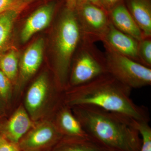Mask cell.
I'll use <instances>...</instances> for the list:
<instances>
[{"mask_svg": "<svg viewBox=\"0 0 151 151\" xmlns=\"http://www.w3.org/2000/svg\"><path fill=\"white\" fill-rule=\"evenodd\" d=\"M66 6L68 8L75 9L76 7V0H67Z\"/></svg>", "mask_w": 151, "mask_h": 151, "instance_id": "cell-26", "label": "cell"}, {"mask_svg": "<svg viewBox=\"0 0 151 151\" xmlns=\"http://www.w3.org/2000/svg\"><path fill=\"white\" fill-rule=\"evenodd\" d=\"M18 61L17 53L14 50H10L0 57V70L12 83H15L17 79Z\"/></svg>", "mask_w": 151, "mask_h": 151, "instance_id": "cell-18", "label": "cell"}, {"mask_svg": "<svg viewBox=\"0 0 151 151\" xmlns=\"http://www.w3.org/2000/svg\"><path fill=\"white\" fill-rule=\"evenodd\" d=\"M72 108L87 134L110 151H140L142 139L134 119L96 106Z\"/></svg>", "mask_w": 151, "mask_h": 151, "instance_id": "cell-2", "label": "cell"}, {"mask_svg": "<svg viewBox=\"0 0 151 151\" xmlns=\"http://www.w3.org/2000/svg\"><path fill=\"white\" fill-rule=\"evenodd\" d=\"M50 151H110L89 136H63Z\"/></svg>", "mask_w": 151, "mask_h": 151, "instance_id": "cell-15", "label": "cell"}, {"mask_svg": "<svg viewBox=\"0 0 151 151\" xmlns=\"http://www.w3.org/2000/svg\"><path fill=\"white\" fill-rule=\"evenodd\" d=\"M3 109L1 101H0V112H2Z\"/></svg>", "mask_w": 151, "mask_h": 151, "instance_id": "cell-27", "label": "cell"}, {"mask_svg": "<svg viewBox=\"0 0 151 151\" xmlns=\"http://www.w3.org/2000/svg\"><path fill=\"white\" fill-rule=\"evenodd\" d=\"M107 73L104 53L94 43L82 40L72 60L66 90L86 84Z\"/></svg>", "mask_w": 151, "mask_h": 151, "instance_id": "cell-4", "label": "cell"}, {"mask_svg": "<svg viewBox=\"0 0 151 151\" xmlns=\"http://www.w3.org/2000/svg\"><path fill=\"white\" fill-rule=\"evenodd\" d=\"M63 137L54 122L44 121L34 124L18 145L22 151H50Z\"/></svg>", "mask_w": 151, "mask_h": 151, "instance_id": "cell-7", "label": "cell"}, {"mask_svg": "<svg viewBox=\"0 0 151 151\" xmlns=\"http://www.w3.org/2000/svg\"><path fill=\"white\" fill-rule=\"evenodd\" d=\"M101 42L120 54L141 63L138 55L139 41L117 29L111 22Z\"/></svg>", "mask_w": 151, "mask_h": 151, "instance_id": "cell-10", "label": "cell"}, {"mask_svg": "<svg viewBox=\"0 0 151 151\" xmlns=\"http://www.w3.org/2000/svg\"><path fill=\"white\" fill-rule=\"evenodd\" d=\"M50 95L48 77L46 74L42 73L30 86L25 99V108L33 121L39 119L42 115Z\"/></svg>", "mask_w": 151, "mask_h": 151, "instance_id": "cell-8", "label": "cell"}, {"mask_svg": "<svg viewBox=\"0 0 151 151\" xmlns=\"http://www.w3.org/2000/svg\"><path fill=\"white\" fill-rule=\"evenodd\" d=\"M132 89L107 73L86 84L65 90L63 103L70 107L92 105L134 120L149 122L147 108L137 105L131 99Z\"/></svg>", "mask_w": 151, "mask_h": 151, "instance_id": "cell-1", "label": "cell"}, {"mask_svg": "<svg viewBox=\"0 0 151 151\" xmlns=\"http://www.w3.org/2000/svg\"><path fill=\"white\" fill-rule=\"evenodd\" d=\"M25 108L20 106L8 120L0 123V136L18 144L34 125Z\"/></svg>", "mask_w": 151, "mask_h": 151, "instance_id": "cell-9", "label": "cell"}, {"mask_svg": "<svg viewBox=\"0 0 151 151\" xmlns=\"http://www.w3.org/2000/svg\"><path fill=\"white\" fill-rule=\"evenodd\" d=\"M128 10L144 37H151V7L150 0H128Z\"/></svg>", "mask_w": 151, "mask_h": 151, "instance_id": "cell-16", "label": "cell"}, {"mask_svg": "<svg viewBox=\"0 0 151 151\" xmlns=\"http://www.w3.org/2000/svg\"><path fill=\"white\" fill-rule=\"evenodd\" d=\"M54 122L63 136L83 137L88 136L72 111V108L63 103L60 107Z\"/></svg>", "mask_w": 151, "mask_h": 151, "instance_id": "cell-14", "label": "cell"}, {"mask_svg": "<svg viewBox=\"0 0 151 151\" xmlns=\"http://www.w3.org/2000/svg\"><path fill=\"white\" fill-rule=\"evenodd\" d=\"M121 1V0H101L102 6L108 12L119 4Z\"/></svg>", "mask_w": 151, "mask_h": 151, "instance_id": "cell-24", "label": "cell"}, {"mask_svg": "<svg viewBox=\"0 0 151 151\" xmlns=\"http://www.w3.org/2000/svg\"><path fill=\"white\" fill-rule=\"evenodd\" d=\"M12 84L9 79L0 70V97L7 102L10 99Z\"/></svg>", "mask_w": 151, "mask_h": 151, "instance_id": "cell-21", "label": "cell"}, {"mask_svg": "<svg viewBox=\"0 0 151 151\" xmlns=\"http://www.w3.org/2000/svg\"><path fill=\"white\" fill-rule=\"evenodd\" d=\"M83 40L101 41L110 23L109 13L101 7L85 3L76 7Z\"/></svg>", "mask_w": 151, "mask_h": 151, "instance_id": "cell-6", "label": "cell"}, {"mask_svg": "<svg viewBox=\"0 0 151 151\" xmlns=\"http://www.w3.org/2000/svg\"><path fill=\"white\" fill-rule=\"evenodd\" d=\"M55 8L54 3H49L39 8L31 14L22 30L21 39L23 42H27L34 35L48 26L52 19Z\"/></svg>", "mask_w": 151, "mask_h": 151, "instance_id": "cell-12", "label": "cell"}, {"mask_svg": "<svg viewBox=\"0 0 151 151\" xmlns=\"http://www.w3.org/2000/svg\"><path fill=\"white\" fill-rule=\"evenodd\" d=\"M134 122L142 139L140 151H151V128L149 122L136 120Z\"/></svg>", "mask_w": 151, "mask_h": 151, "instance_id": "cell-19", "label": "cell"}, {"mask_svg": "<svg viewBox=\"0 0 151 151\" xmlns=\"http://www.w3.org/2000/svg\"><path fill=\"white\" fill-rule=\"evenodd\" d=\"M75 9L63 11L57 24L53 41L54 71L58 86L66 90L72 60L83 40Z\"/></svg>", "mask_w": 151, "mask_h": 151, "instance_id": "cell-3", "label": "cell"}, {"mask_svg": "<svg viewBox=\"0 0 151 151\" xmlns=\"http://www.w3.org/2000/svg\"><path fill=\"white\" fill-rule=\"evenodd\" d=\"M44 47L43 39L40 38L26 50L20 63L17 90H21L39 68L43 58Z\"/></svg>", "mask_w": 151, "mask_h": 151, "instance_id": "cell-11", "label": "cell"}, {"mask_svg": "<svg viewBox=\"0 0 151 151\" xmlns=\"http://www.w3.org/2000/svg\"><path fill=\"white\" fill-rule=\"evenodd\" d=\"M85 3H90L103 8L101 4V0H76V7Z\"/></svg>", "mask_w": 151, "mask_h": 151, "instance_id": "cell-25", "label": "cell"}, {"mask_svg": "<svg viewBox=\"0 0 151 151\" xmlns=\"http://www.w3.org/2000/svg\"><path fill=\"white\" fill-rule=\"evenodd\" d=\"M0 151H22L18 144H14L0 136Z\"/></svg>", "mask_w": 151, "mask_h": 151, "instance_id": "cell-23", "label": "cell"}, {"mask_svg": "<svg viewBox=\"0 0 151 151\" xmlns=\"http://www.w3.org/2000/svg\"><path fill=\"white\" fill-rule=\"evenodd\" d=\"M138 52L141 63L151 68V37H145L139 41Z\"/></svg>", "mask_w": 151, "mask_h": 151, "instance_id": "cell-20", "label": "cell"}, {"mask_svg": "<svg viewBox=\"0 0 151 151\" xmlns=\"http://www.w3.org/2000/svg\"><path fill=\"white\" fill-rule=\"evenodd\" d=\"M26 6L10 9L0 14V50L8 42L14 22Z\"/></svg>", "mask_w": 151, "mask_h": 151, "instance_id": "cell-17", "label": "cell"}, {"mask_svg": "<svg viewBox=\"0 0 151 151\" xmlns=\"http://www.w3.org/2000/svg\"><path fill=\"white\" fill-rule=\"evenodd\" d=\"M108 13L110 21L117 29L138 41L145 37L140 29L123 4L119 3Z\"/></svg>", "mask_w": 151, "mask_h": 151, "instance_id": "cell-13", "label": "cell"}, {"mask_svg": "<svg viewBox=\"0 0 151 151\" xmlns=\"http://www.w3.org/2000/svg\"><path fill=\"white\" fill-rule=\"evenodd\" d=\"M31 0H0V14L10 9L27 6Z\"/></svg>", "mask_w": 151, "mask_h": 151, "instance_id": "cell-22", "label": "cell"}, {"mask_svg": "<svg viewBox=\"0 0 151 151\" xmlns=\"http://www.w3.org/2000/svg\"><path fill=\"white\" fill-rule=\"evenodd\" d=\"M108 73L131 89L151 84V68L137 62L103 44Z\"/></svg>", "mask_w": 151, "mask_h": 151, "instance_id": "cell-5", "label": "cell"}]
</instances>
